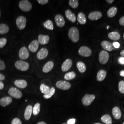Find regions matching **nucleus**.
<instances>
[{"mask_svg":"<svg viewBox=\"0 0 124 124\" xmlns=\"http://www.w3.org/2000/svg\"><path fill=\"white\" fill-rule=\"evenodd\" d=\"M68 36L72 41L76 43L80 39V34L78 29L76 27H72L68 32Z\"/></svg>","mask_w":124,"mask_h":124,"instance_id":"obj_1","label":"nucleus"},{"mask_svg":"<svg viewBox=\"0 0 124 124\" xmlns=\"http://www.w3.org/2000/svg\"><path fill=\"white\" fill-rule=\"evenodd\" d=\"M19 8L23 12H29L32 8L31 3L27 0H21L18 4Z\"/></svg>","mask_w":124,"mask_h":124,"instance_id":"obj_2","label":"nucleus"},{"mask_svg":"<svg viewBox=\"0 0 124 124\" xmlns=\"http://www.w3.org/2000/svg\"><path fill=\"white\" fill-rule=\"evenodd\" d=\"M15 66L20 71H25L29 70L30 66L27 62L22 60H18L15 62Z\"/></svg>","mask_w":124,"mask_h":124,"instance_id":"obj_3","label":"nucleus"},{"mask_svg":"<svg viewBox=\"0 0 124 124\" xmlns=\"http://www.w3.org/2000/svg\"><path fill=\"white\" fill-rule=\"evenodd\" d=\"M79 55L84 57H89L91 56L92 51L91 49L86 46H82L78 51Z\"/></svg>","mask_w":124,"mask_h":124,"instance_id":"obj_4","label":"nucleus"},{"mask_svg":"<svg viewBox=\"0 0 124 124\" xmlns=\"http://www.w3.org/2000/svg\"><path fill=\"white\" fill-rule=\"evenodd\" d=\"M26 18L25 17L23 16L18 17L16 20V23L18 29L20 30H23L26 27Z\"/></svg>","mask_w":124,"mask_h":124,"instance_id":"obj_5","label":"nucleus"},{"mask_svg":"<svg viewBox=\"0 0 124 124\" xmlns=\"http://www.w3.org/2000/svg\"><path fill=\"white\" fill-rule=\"evenodd\" d=\"M109 58L108 53L105 50L101 51L99 54V61L102 64H105Z\"/></svg>","mask_w":124,"mask_h":124,"instance_id":"obj_6","label":"nucleus"},{"mask_svg":"<svg viewBox=\"0 0 124 124\" xmlns=\"http://www.w3.org/2000/svg\"><path fill=\"white\" fill-rule=\"evenodd\" d=\"M95 98V96L93 94H85L82 99V102L85 106H89L93 102Z\"/></svg>","mask_w":124,"mask_h":124,"instance_id":"obj_7","label":"nucleus"},{"mask_svg":"<svg viewBox=\"0 0 124 124\" xmlns=\"http://www.w3.org/2000/svg\"><path fill=\"white\" fill-rule=\"evenodd\" d=\"M8 93L11 97L19 99L22 97V92L19 90L15 87H11L9 89Z\"/></svg>","mask_w":124,"mask_h":124,"instance_id":"obj_8","label":"nucleus"},{"mask_svg":"<svg viewBox=\"0 0 124 124\" xmlns=\"http://www.w3.org/2000/svg\"><path fill=\"white\" fill-rule=\"evenodd\" d=\"M56 85L58 88L63 90H68L71 88V84L66 81L59 80L56 83Z\"/></svg>","mask_w":124,"mask_h":124,"instance_id":"obj_9","label":"nucleus"},{"mask_svg":"<svg viewBox=\"0 0 124 124\" xmlns=\"http://www.w3.org/2000/svg\"><path fill=\"white\" fill-rule=\"evenodd\" d=\"M19 57L22 60H25L28 58L30 56V53L27 48L23 46L21 47L19 51Z\"/></svg>","mask_w":124,"mask_h":124,"instance_id":"obj_10","label":"nucleus"},{"mask_svg":"<svg viewBox=\"0 0 124 124\" xmlns=\"http://www.w3.org/2000/svg\"><path fill=\"white\" fill-rule=\"evenodd\" d=\"M55 21L58 27L62 28L65 25V21L63 17L61 14H57L55 16Z\"/></svg>","mask_w":124,"mask_h":124,"instance_id":"obj_11","label":"nucleus"},{"mask_svg":"<svg viewBox=\"0 0 124 124\" xmlns=\"http://www.w3.org/2000/svg\"><path fill=\"white\" fill-rule=\"evenodd\" d=\"M102 13L99 11H94L89 13L88 18L91 20H97L102 18Z\"/></svg>","mask_w":124,"mask_h":124,"instance_id":"obj_12","label":"nucleus"},{"mask_svg":"<svg viewBox=\"0 0 124 124\" xmlns=\"http://www.w3.org/2000/svg\"><path fill=\"white\" fill-rule=\"evenodd\" d=\"M72 66V61L70 59H67L63 62L61 66V70L63 72H66L69 70Z\"/></svg>","mask_w":124,"mask_h":124,"instance_id":"obj_13","label":"nucleus"},{"mask_svg":"<svg viewBox=\"0 0 124 124\" xmlns=\"http://www.w3.org/2000/svg\"><path fill=\"white\" fill-rule=\"evenodd\" d=\"M48 54L47 49L43 48L40 49L37 53V58L39 60H43L47 57Z\"/></svg>","mask_w":124,"mask_h":124,"instance_id":"obj_14","label":"nucleus"},{"mask_svg":"<svg viewBox=\"0 0 124 124\" xmlns=\"http://www.w3.org/2000/svg\"><path fill=\"white\" fill-rule=\"evenodd\" d=\"M39 43L37 40H33L29 45V49L32 53H36L39 48Z\"/></svg>","mask_w":124,"mask_h":124,"instance_id":"obj_15","label":"nucleus"},{"mask_svg":"<svg viewBox=\"0 0 124 124\" xmlns=\"http://www.w3.org/2000/svg\"><path fill=\"white\" fill-rule=\"evenodd\" d=\"M13 101L12 98L10 97H3L0 99V106H7L10 104Z\"/></svg>","mask_w":124,"mask_h":124,"instance_id":"obj_16","label":"nucleus"},{"mask_svg":"<svg viewBox=\"0 0 124 124\" xmlns=\"http://www.w3.org/2000/svg\"><path fill=\"white\" fill-rule=\"evenodd\" d=\"M101 46L106 51H108L111 52L112 50H114V47L113 44L110 42L108 41L107 40H104L102 41L101 42Z\"/></svg>","mask_w":124,"mask_h":124,"instance_id":"obj_17","label":"nucleus"},{"mask_svg":"<svg viewBox=\"0 0 124 124\" xmlns=\"http://www.w3.org/2000/svg\"><path fill=\"white\" fill-rule=\"evenodd\" d=\"M65 15L67 18L72 23H75L76 21V16L74 13L72 12L70 9H67L65 12Z\"/></svg>","mask_w":124,"mask_h":124,"instance_id":"obj_18","label":"nucleus"},{"mask_svg":"<svg viewBox=\"0 0 124 124\" xmlns=\"http://www.w3.org/2000/svg\"><path fill=\"white\" fill-rule=\"evenodd\" d=\"M53 67H54L53 62L51 61H48L45 64L44 66L43 67L42 71L45 73H48L49 72L52 70Z\"/></svg>","mask_w":124,"mask_h":124,"instance_id":"obj_19","label":"nucleus"},{"mask_svg":"<svg viewBox=\"0 0 124 124\" xmlns=\"http://www.w3.org/2000/svg\"><path fill=\"white\" fill-rule=\"evenodd\" d=\"M50 40V37L47 35H40L38 36V42L41 45H46L48 44Z\"/></svg>","mask_w":124,"mask_h":124,"instance_id":"obj_20","label":"nucleus"},{"mask_svg":"<svg viewBox=\"0 0 124 124\" xmlns=\"http://www.w3.org/2000/svg\"><path fill=\"white\" fill-rule=\"evenodd\" d=\"M33 113V108L31 105H28L24 111V117L26 120H29L31 117V115Z\"/></svg>","mask_w":124,"mask_h":124,"instance_id":"obj_21","label":"nucleus"},{"mask_svg":"<svg viewBox=\"0 0 124 124\" xmlns=\"http://www.w3.org/2000/svg\"><path fill=\"white\" fill-rule=\"evenodd\" d=\"M112 115L116 120H119L121 117V112L118 107H115L112 109Z\"/></svg>","mask_w":124,"mask_h":124,"instance_id":"obj_22","label":"nucleus"},{"mask_svg":"<svg viewBox=\"0 0 124 124\" xmlns=\"http://www.w3.org/2000/svg\"><path fill=\"white\" fill-rule=\"evenodd\" d=\"M14 84L19 88L23 89L27 86V82L25 80H16L14 82Z\"/></svg>","mask_w":124,"mask_h":124,"instance_id":"obj_23","label":"nucleus"},{"mask_svg":"<svg viewBox=\"0 0 124 124\" xmlns=\"http://www.w3.org/2000/svg\"><path fill=\"white\" fill-rule=\"evenodd\" d=\"M107 75V72L105 70H101L98 71L97 75V79L98 81H102L105 79Z\"/></svg>","mask_w":124,"mask_h":124,"instance_id":"obj_24","label":"nucleus"},{"mask_svg":"<svg viewBox=\"0 0 124 124\" xmlns=\"http://www.w3.org/2000/svg\"><path fill=\"white\" fill-rule=\"evenodd\" d=\"M108 37L110 39L116 41L120 39V35L118 32L114 31L109 33L108 35Z\"/></svg>","mask_w":124,"mask_h":124,"instance_id":"obj_25","label":"nucleus"},{"mask_svg":"<svg viewBox=\"0 0 124 124\" xmlns=\"http://www.w3.org/2000/svg\"><path fill=\"white\" fill-rule=\"evenodd\" d=\"M77 21L81 24H85L86 23V19L84 13H79L77 16Z\"/></svg>","mask_w":124,"mask_h":124,"instance_id":"obj_26","label":"nucleus"},{"mask_svg":"<svg viewBox=\"0 0 124 124\" xmlns=\"http://www.w3.org/2000/svg\"><path fill=\"white\" fill-rule=\"evenodd\" d=\"M117 13V8L115 7H113L108 10L107 12V16L109 18H113Z\"/></svg>","mask_w":124,"mask_h":124,"instance_id":"obj_27","label":"nucleus"},{"mask_svg":"<svg viewBox=\"0 0 124 124\" xmlns=\"http://www.w3.org/2000/svg\"><path fill=\"white\" fill-rule=\"evenodd\" d=\"M76 66L78 70L81 73H83L86 71V66L83 62L81 61H79L77 62L76 64Z\"/></svg>","mask_w":124,"mask_h":124,"instance_id":"obj_28","label":"nucleus"},{"mask_svg":"<svg viewBox=\"0 0 124 124\" xmlns=\"http://www.w3.org/2000/svg\"><path fill=\"white\" fill-rule=\"evenodd\" d=\"M9 31V27L8 25L4 23L0 24V35L6 34Z\"/></svg>","mask_w":124,"mask_h":124,"instance_id":"obj_29","label":"nucleus"},{"mask_svg":"<svg viewBox=\"0 0 124 124\" xmlns=\"http://www.w3.org/2000/svg\"><path fill=\"white\" fill-rule=\"evenodd\" d=\"M101 120L106 124H112L113 122L111 116L108 115H103L101 117Z\"/></svg>","mask_w":124,"mask_h":124,"instance_id":"obj_30","label":"nucleus"},{"mask_svg":"<svg viewBox=\"0 0 124 124\" xmlns=\"http://www.w3.org/2000/svg\"><path fill=\"white\" fill-rule=\"evenodd\" d=\"M43 26L45 28L49 30L53 31L54 29L53 22L51 20H47V21H46L43 24Z\"/></svg>","mask_w":124,"mask_h":124,"instance_id":"obj_31","label":"nucleus"},{"mask_svg":"<svg viewBox=\"0 0 124 124\" xmlns=\"http://www.w3.org/2000/svg\"><path fill=\"white\" fill-rule=\"evenodd\" d=\"M76 77V74L75 72L74 71H71L70 72L67 73L64 76V78L67 80H72L75 78Z\"/></svg>","mask_w":124,"mask_h":124,"instance_id":"obj_32","label":"nucleus"},{"mask_svg":"<svg viewBox=\"0 0 124 124\" xmlns=\"http://www.w3.org/2000/svg\"><path fill=\"white\" fill-rule=\"evenodd\" d=\"M40 89L41 93L44 94V95L48 93L50 90L49 86L45 85L44 84H42L40 85Z\"/></svg>","mask_w":124,"mask_h":124,"instance_id":"obj_33","label":"nucleus"},{"mask_svg":"<svg viewBox=\"0 0 124 124\" xmlns=\"http://www.w3.org/2000/svg\"><path fill=\"white\" fill-rule=\"evenodd\" d=\"M40 105L39 103H37L33 108V113L34 115H38L40 113Z\"/></svg>","mask_w":124,"mask_h":124,"instance_id":"obj_34","label":"nucleus"},{"mask_svg":"<svg viewBox=\"0 0 124 124\" xmlns=\"http://www.w3.org/2000/svg\"><path fill=\"white\" fill-rule=\"evenodd\" d=\"M55 93V89L53 87L51 88H50V90L48 93H47L46 94L44 95L43 97L45 99H49L50 98H51L53 96Z\"/></svg>","mask_w":124,"mask_h":124,"instance_id":"obj_35","label":"nucleus"},{"mask_svg":"<svg viewBox=\"0 0 124 124\" xmlns=\"http://www.w3.org/2000/svg\"><path fill=\"white\" fill-rule=\"evenodd\" d=\"M69 5L73 8L76 9L79 6V0H70L69 2Z\"/></svg>","mask_w":124,"mask_h":124,"instance_id":"obj_36","label":"nucleus"},{"mask_svg":"<svg viewBox=\"0 0 124 124\" xmlns=\"http://www.w3.org/2000/svg\"><path fill=\"white\" fill-rule=\"evenodd\" d=\"M119 90L120 93L122 94H124V81L121 80L119 83L118 85Z\"/></svg>","mask_w":124,"mask_h":124,"instance_id":"obj_37","label":"nucleus"},{"mask_svg":"<svg viewBox=\"0 0 124 124\" xmlns=\"http://www.w3.org/2000/svg\"><path fill=\"white\" fill-rule=\"evenodd\" d=\"M7 40L5 38H2L0 39V48H2L4 47L7 44Z\"/></svg>","mask_w":124,"mask_h":124,"instance_id":"obj_38","label":"nucleus"},{"mask_svg":"<svg viewBox=\"0 0 124 124\" xmlns=\"http://www.w3.org/2000/svg\"><path fill=\"white\" fill-rule=\"evenodd\" d=\"M11 124H22V122L18 118H15L12 121Z\"/></svg>","mask_w":124,"mask_h":124,"instance_id":"obj_39","label":"nucleus"},{"mask_svg":"<svg viewBox=\"0 0 124 124\" xmlns=\"http://www.w3.org/2000/svg\"><path fill=\"white\" fill-rule=\"evenodd\" d=\"M6 68V65L4 62L0 59V70H5Z\"/></svg>","mask_w":124,"mask_h":124,"instance_id":"obj_40","label":"nucleus"},{"mask_svg":"<svg viewBox=\"0 0 124 124\" xmlns=\"http://www.w3.org/2000/svg\"><path fill=\"white\" fill-rule=\"evenodd\" d=\"M37 1L40 5L46 4L49 2L48 0H37Z\"/></svg>","mask_w":124,"mask_h":124,"instance_id":"obj_41","label":"nucleus"},{"mask_svg":"<svg viewBox=\"0 0 124 124\" xmlns=\"http://www.w3.org/2000/svg\"><path fill=\"white\" fill-rule=\"evenodd\" d=\"M118 62L120 64H124V57H120L118 59Z\"/></svg>","mask_w":124,"mask_h":124,"instance_id":"obj_42","label":"nucleus"},{"mask_svg":"<svg viewBox=\"0 0 124 124\" xmlns=\"http://www.w3.org/2000/svg\"><path fill=\"white\" fill-rule=\"evenodd\" d=\"M112 44L115 48H119L120 47V44L118 42H114Z\"/></svg>","mask_w":124,"mask_h":124,"instance_id":"obj_43","label":"nucleus"},{"mask_svg":"<svg viewBox=\"0 0 124 124\" xmlns=\"http://www.w3.org/2000/svg\"><path fill=\"white\" fill-rule=\"evenodd\" d=\"M119 23L120 25L124 26V16L120 18L119 20Z\"/></svg>","mask_w":124,"mask_h":124,"instance_id":"obj_44","label":"nucleus"},{"mask_svg":"<svg viewBox=\"0 0 124 124\" xmlns=\"http://www.w3.org/2000/svg\"><path fill=\"white\" fill-rule=\"evenodd\" d=\"M75 119H71L67 121V124H75Z\"/></svg>","mask_w":124,"mask_h":124,"instance_id":"obj_45","label":"nucleus"},{"mask_svg":"<svg viewBox=\"0 0 124 124\" xmlns=\"http://www.w3.org/2000/svg\"><path fill=\"white\" fill-rule=\"evenodd\" d=\"M5 79V76L3 74L0 73V81L3 80Z\"/></svg>","mask_w":124,"mask_h":124,"instance_id":"obj_46","label":"nucleus"},{"mask_svg":"<svg viewBox=\"0 0 124 124\" xmlns=\"http://www.w3.org/2000/svg\"><path fill=\"white\" fill-rule=\"evenodd\" d=\"M4 87V85L3 83L1 81H0V90L3 89Z\"/></svg>","mask_w":124,"mask_h":124,"instance_id":"obj_47","label":"nucleus"},{"mask_svg":"<svg viewBox=\"0 0 124 124\" xmlns=\"http://www.w3.org/2000/svg\"><path fill=\"white\" fill-rule=\"evenodd\" d=\"M120 75L121 76L124 77V70H122L120 72Z\"/></svg>","mask_w":124,"mask_h":124,"instance_id":"obj_48","label":"nucleus"},{"mask_svg":"<svg viewBox=\"0 0 124 124\" xmlns=\"http://www.w3.org/2000/svg\"><path fill=\"white\" fill-rule=\"evenodd\" d=\"M106 2L108 4H112L114 2V0H107Z\"/></svg>","mask_w":124,"mask_h":124,"instance_id":"obj_49","label":"nucleus"},{"mask_svg":"<svg viewBox=\"0 0 124 124\" xmlns=\"http://www.w3.org/2000/svg\"><path fill=\"white\" fill-rule=\"evenodd\" d=\"M120 54L121 56H123V57H124V50H123L120 52Z\"/></svg>","mask_w":124,"mask_h":124,"instance_id":"obj_50","label":"nucleus"},{"mask_svg":"<svg viewBox=\"0 0 124 124\" xmlns=\"http://www.w3.org/2000/svg\"><path fill=\"white\" fill-rule=\"evenodd\" d=\"M37 124H46L44 122H42V121H41V122H39V123H38Z\"/></svg>","mask_w":124,"mask_h":124,"instance_id":"obj_51","label":"nucleus"},{"mask_svg":"<svg viewBox=\"0 0 124 124\" xmlns=\"http://www.w3.org/2000/svg\"><path fill=\"white\" fill-rule=\"evenodd\" d=\"M102 124L101 123H95V124Z\"/></svg>","mask_w":124,"mask_h":124,"instance_id":"obj_52","label":"nucleus"},{"mask_svg":"<svg viewBox=\"0 0 124 124\" xmlns=\"http://www.w3.org/2000/svg\"><path fill=\"white\" fill-rule=\"evenodd\" d=\"M0 15H1V13H0Z\"/></svg>","mask_w":124,"mask_h":124,"instance_id":"obj_53","label":"nucleus"},{"mask_svg":"<svg viewBox=\"0 0 124 124\" xmlns=\"http://www.w3.org/2000/svg\"><path fill=\"white\" fill-rule=\"evenodd\" d=\"M123 38H124V35H123Z\"/></svg>","mask_w":124,"mask_h":124,"instance_id":"obj_54","label":"nucleus"},{"mask_svg":"<svg viewBox=\"0 0 124 124\" xmlns=\"http://www.w3.org/2000/svg\"><path fill=\"white\" fill-rule=\"evenodd\" d=\"M66 124V123H63V124Z\"/></svg>","mask_w":124,"mask_h":124,"instance_id":"obj_55","label":"nucleus"},{"mask_svg":"<svg viewBox=\"0 0 124 124\" xmlns=\"http://www.w3.org/2000/svg\"><path fill=\"white\" fill-rule=\"evenodd\" d=\"M123 124H124V123H123Z\"/></svg>","mask_w":124,"mask_h":124,"instance_id":"obj_56","label":"nucleus"}]
</instances>
